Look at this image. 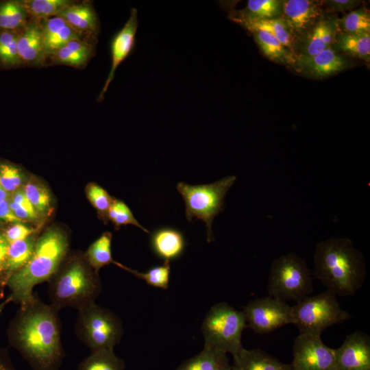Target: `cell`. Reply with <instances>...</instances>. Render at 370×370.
<instances>
[{
	"mask_svg": "<svg viewBox=\"0 0 370 370\" xmlns=\"http://www.w3.org/2000/svg\"><path fill=\"white\" fill-rule=\"evenodd\" d=\"M150 243L153 252L160 258L168 261L180 257L186 246L183 234L170 227L156 230L151 236Z\"/></svg>",
	"mask_w": 370,
	"mask_h": 370,
	"instance_id": "obj_19",
	"label": "cell"
},
{
	"mask_svg": "<svg viewBox=\"0 0 370 370\" xmlns=\"http://www.w3.org/2000/svg\"><path fill=\"white\" fill-rule=\"evenodd\" d=\"M29 18L23 0H0V29L19 31Z\"/></svg>",
	"mask_w": 370,
	"mask_h": 370,
	"instance_id": "obj_24",
	"label": "cell"
},
{
	"mask_svg": "<svg viewBox=\"0 0 370 370\" xmlns=\"http://www.w3.org/2000/svg\"><path fill=\"white\" fill-rule=\"evenodd\" d=\"M284 23L288 29L301 32L320 15L317 3L310 0H288L282 5Z\"/></svg>",
	"mask_w": 370,
	"mask_h": 370,
	"instance_id": "obj_18",
	"label": "cell"
},
{
	"mask_svg": "<svg viewBox=\"0 0 370 370\" xmlns=\"http://www.w3.org/2000/svg\"><path fill=\"white\" fill-rule=\"evenodd\" d=\"M76 1L72 0H23L30 18L42 21L57 14Z\"/></svg>",
	"mask_w": 370,
	"mask_h": 370,
	"instance_id": "obj_29",
	"label": "cell"
},
{
	"mask_svg": "<svg viewBox=\"0 0 370 370\" xmlns=\"http://www.w3.org/2000/svg\"><path fill=\"white\" fill-rule=\"evenodd\" d=\"M40 25L47 60L49 56L71 40L84 38L59 16L42 20Z\"/></svg>",
	"mask_w": 370,
	"mask_h": 370,
	"instance_id": "obj_17",
	"label": "cell"
},
{
	"mask_svg": "<svg viewBox=\"0 0 370 370\" xmlns=\"http://www.w3.org/2000/svg\"><path fill=\"white\" fill-rule=\"evenodd\" d=\"M17 49L23 66L40 68L47 66L40 21L29 18L19 31Z\"/></svg>",
	"mask_w": 370,
	"mask_h": 370,
	"instance_id": "obj_14",
	"label": "cell"
},
{
	"mask_svg": "<svg viewBox=\"0 0 370 370\" xmlns=\"http://www.w3.org/2000/svg\"><path fill=\"white\" fill-rule=\"evenodd\" d=\"M9 243L3 232H0V297L4 295V289L7 286L5 278V264L8 258Z\"/></svg>",
	"mask_w": 370,
	"mask_h": 370,
	"instance_id": "obj_42",
	"label": "cell"
},
{
	"mask_svg": "<svg viewBox=\"0 0 370 370\" xmlns=\"http://www.w3.org/2000/svg\"><path fill=\"white\" fill-rule=\"evenodd\" d=\"M37 238L34 235L28 238L10 243L5 264V278L10 277L23 267L34 255Z\"/></svg>",
	"mask_w": 370,
	"mask_h": 370,
	"instance_id": "obj_23",
	"label": "cell"
},
{
	"mask_svg": "<svg viewBox=\"0 0 370 370\" xmlns=\"http://www.w3.org/2000/svg\"><path fill=\"white\" fill-rule=\"evenodd\" d=\"M111 242L112 234L106 232L89 246L84 254L90 266L97 273L101 267L114 262L112 257Z\"/></svg>",
	"mask_w": 370,
	"mask_h": 370,
	"instance_id": "obj_27",
	"label": "cell"
},
{
	"mask_svg": "<svg viewBox=\"0 0 370 370\" xmlns=\"http://www.w3.org/2000/svg\"><path fill=\"white\" fill-rule=\"evenodd\" d=\"M86 195L91 204L103 215L107 214L114 199L97 184H89L86 187Z\"/></svg>",
	"mask_w": 370,
	"mask_h": 370,
	"instance_id": "obj_40",
	"label": "cell"
},
{
	"mask_svg": "<svg viewBox=\"0 0 370 370\" xmlns=\"http://www.w3.org/2000/svg\"><path fill=\"white\" fill-rule=\"evenodd\" d=\"M138 12L132 8L130 15L123 27L112 37L110 42L111 67L105 84L98 96L97 101H102L119 66L133 51L136 44L138 29Z\"/></svg>",
	"mask_w": 370,
	"mask_h": 370,
	"instance_id": "obj_12",
	"label": "cell"
},
{
	"mask_svg": "<svg viewBox=\"0 0 370 370\" xmlns=\"http://www.w3.org/2000/svg\"><path fill=\"white\" fill-rule=\"evenodd\" d=\"M10 194L8 193L1 186V184H0V202L5 200V199H7L10 197Z\"/></svg>",
	"mask_w": 370,
	"mask_h": 370,
	"instance_id": "obj_46",
	"label": "cell"
},
{
	"mask_svg": "<svg viewBox=\"0 0 370 370\" xmlns=\"http://www.w3.org/2000/svg\"><path fill=\"white\" fill-rule=\"evenodd\" d=\"M75 333L78 339L93 352L114 349L121 339L123 328L115 313L94 303L78 310Z\"/></svg>",
	"mask_w": 370,
	"mask_h": 370,
	"instance_id": "obj_8",
	"label": "cell"
},
{
	"mask_svg": "<svg viewBox=\"0 0 370 370\" xmlns=\"http://www.w3.org/2000/svg\"><path fill=\"white\" fill-rule=\"evenodd\" d=\"M8 303L5 301L3 303L0 304V312L2 310L3 308Z\"/></svg>",
	"mask_w": 370,
	"mask_h": 370,
	"instance_id": "obj_48",
	"label": "cell"
},
{
	"mask_svg": "<svg viewBox=\"0 0 370 370\" xmlns=\"http://www.w3.org/2000/svg\"><path fill=\"white\" fill-rule=\"evenodd\" d=\"M342 24L346 33L356 35L370 34V15L366 10L351 12L343 18Z\"/></svg>",
	"mask_w": 370,
	"mask_h": 370,
	"instance_id": "obj_35",
	"label": "cell"
},
{
	"mask_svg": "<svg viewBox=\"0 0 370 370\" xmlns=\"http://www.w3.org/2000/svg\"><path fill=\"white\" fill-rule=\"evenodd\" d=\"M328 3L332 8L341 12L350 10L357 5V1L353 0H332Z\"/></svg>",
	"mask_w": 370,
	"mask_h": 370,
	"instance_id": "obj_44",
	"label": "cell"
},
{
	"mask_svg": "<svg viewBox=\"0 0 370 370\" xmlns=\"http://www.w3.org/2000/svg\"><path fill=\"white\" fill-rule=\"evenodd\" d=\"M236 180L235 175H228L208 184L189 185L179 182L177 185L185 204L186 219L191 221L196 218L205 222L208 243L214 241L213 220L224 210V199Z\"/></svg>",
	"mask_w": 370,
	"mask_h": 370,
	"instance_id": "obj_7",
	"label": "cell"
},
{
	"mask_svg": "<svg viewBox=\"0 0 370 370\" xmlns=\"http://www.w3.org/2000/svg\"><path fill=\"white\" fill-rule=\"evenodd\" d=\"M108 217L118 228L123 225H133L146 233H149V230L144 227L134 217L129 207L122 201L114 199L108 212Z\"/></svg>",
	"mask_w": 370,
	"mask_h": 370,
	"instance_id": "obj_36",
	"label": "cell"
},
{
	"mask_svg": "<svg viewBox=\"0 0 370 370\" xmlns=\"http://www.w3.org/2000/svg\"><path fill=\"white\" fill-rule=\"evenodd\" d=\"M234 19L243 24L249 31H266L276 37L284 47H292V36L287 26L281 19H257L245 17L234 18Z\"/></svg>",
	"mask_w": 370,
	"mask_h": 370,
	"instance_id": "obj_25",
	"label": "cell"
},
{
	"mask_svg": "<svg viewBox=\"0 0 370 370\" xmlns=\"http://www.w3.org/2000/svg\"><path fill=\"white\" fill-rule=\"evenodd\" d=\"M10 205L14 215L22 221H34L39 217L27 198L23 188L11 194Z\"/></svg>",
	"mask_w": 370,
	"mask_h": 370,
	"instance_id": "obj_37",
	"label": "cell"
},
{
	"mask_svg": "<svg viewBox=\"0 0 370 370\" xmlns=\"http://www.w3.org/2000/svg\"><path fill=\"white\" fill-rule=\"evenodd\" d=\"M239 370H294L291 363L285 364L260 349H243L234 358Z\"/></svg>",
	"mask_w": 370,
	"mask_h": 370,
	"instance_id": "obj_21",
	"label": "cell"
},
{
	"mask_svg": "<svg viewBox=\"0 0 370 370\" xmlns=\"http://www.w3.org/2000/svg\"><path fill=\"white\" fill-rule=\"evenodd\" d=\"M56 16L64 19L82 37L97 39L100 24L92 1H76Z\"/></svg>",
	"mask_w": 370,
	"mask_h": 370,
	"instance_id": "obj_15",
	"label": "cell"
},
{
	"mask_svg": "<svg viewBox=\"0 0 370 370\" xmlns=\"http://www.w3.org/2000/svg\"><path fill=\"white\" fill-rule=\"evenodd\" d=\"M253 32L257 44L267 57L275 61L286 58L285 47L273 34L262 30Z\"/></svg>",
	"mask_w": 370,
	"mask_h": 370,
	"instance_id": "obj_34",
	"label": "cell"
},
{
	"mask_svg": "<svg viewBox=\"0 0 370 370\" xmlns=\"http://www.w3.org/2000/svg\"><path fill=\"white\" fill-rule=\"evenodd\" d=\"M69 247L68 236L62 229H47L37 238L30 260L8 279L10 294L5 301L22 305L32 299L34 287L49 280L68 254Z\"/></svg>",
	"mask_w": 370,
	"mask_h": 370,
	"instance_id": "obj_3",
	"label": "cell"
},
{
	"mask_svg": "<svg viewBox=\"0 0 370 370\" xmlns=\"http://www.w3.org/2000/svg\"><path fill=\"white\" fill-rule=\"evenodd\" d=\"M48 282L50 305L58 311L65 308L78 310L94 304L102 289L98 273L85 256L65 257Z\"/></svg>",
	"mask_w": 370,
	"mask_h": 370,
	"instance_id": "obj_4",
	"label": "cell"
},
{
	"mask_svg": "<svg viewBox=\"0 0 370 370\" xmlns=\"http://www.w3.org/2000/svg\"><path fill=\"white\" fill-rule=\"evenodd\" d=\"M227 370H239V369L236 367L235 365L230 366V367Z\"/></svg>",
	"mask_w": 370,
	"mask_h": 370,
	"instance_id": "obj_47",
	"label": "cell"
},
{
	"mask_svg": "<svg viewBox=\"0 0 370 370\" xmlns=\"http://www.w3.org/2000/svg\"><path fill=\"white\" fill-rule=\"evenodd\" d=\"M337 370H370V338L360 331L347 335L335 349Z\"/></svg>",
	"mask_w": 370,
	"mask_h": 370,
	"instance_id": "obj_13",
	"label": "cell"
},
{
	"mask_svg": "<svg viewBox=\"0 0 370 370\" xmlns=\"http://www.w3.org/2000/svg\"><path fill=\"white\" fill-rule=\"evenodd\" d=\"M247 327L243 311L226 302L218 303L211 307L201 325L204 345L230 353L234 358L243 349L242 332Z\"/></svg>",
	"mask_w": 370,
	"mask_h": 370,
	"instance_id": "obj_5",
	"label": "cell"
},
{
	"mask_svg": "<svg viewBox=\"0 0 370 370\" xmlns=\"http://www.w3.org/2000/svg\"><path fill=\"white\" fill-rule=\"evenodd\" d=\"M19 31L0 29V69L23 67L17 49Z\"/></svg>",
	"mask_w": 370,
	"mask_h": 370,
	"instance_id": "obj_28",
	"label": "cell"
},
{
	"mask_svg": "<svg viewBox=\"0 0 370 370\" xmlns=\"http://www.w3.org/2000/svg\"><path fill=\"white\" fill-rule=\"evenodd\" d=\"M113 264L144 280L148 285L162 289H166L169 287L171 273L170 261L164 260L163 264L152 267L147 272H139L116 261Z\"/></svg>",
	"mask_w": 370,
	"mask_h": 370,
	"instance_id": "obj_32",
	"label": "cell"
},
{
	"mask_svg": "<svg viewBox=\"0 0 370 370\" xmlns=\"http://www.w3.org/2000/svg\"><path fill=\"white\" fill-rule=\"evenodd\" d=\"M34 229L29 227L22 223L12 224L3 232L8 242L10 243L24 240L34 235Z\"/></svg>",
	"mask_w": 370,
	"mask_h": 370,
	"instance_id": "obj_41",
	"label": "cell"
},
{
	"mask_svg": "<svg viewBox=\"0 0 370 370\" xmlns=\"http://www.w3.org/2000/svg\"><path fill=\"white\" fill-rule=\"evenodd\" d=\"M230 366L226 353L204 345L199 354L184 361L177 370H227Z\"/></svg>",
	"mask_w": 370,
	"mask_h": 370,
	"instance_id": "obj_22",
	"label": "cell"
},
{
	"mask_svg": "<svg viewBox=\"0 0 370 370\" xmlns=\"http://www.w3.org/2000/svg\"><path fill=\"white\" fill-rule=\"evenodd\" d=\"M23 189L39 217L46 214L49 211L51 206L50 193L38 179H30Z\"/></svg>",
	"mask_w": 370,
	"mask_h": 370,
	"instance_id": "obj_31",
	"label": "cell"
},
{
	"mask_svg": "<svg viewBox=\"0 0 370 370\" xmlns=\"http://www.w3.org/2000/svg\"><path fill=\"white\" fill-rule=\"evenodd\" d=\"M0 221L13 224L23 222L13 213L10 205V197L0 202Z\"/></svg>",
	"mask_w": 370,
	"mask_h": 370,
	"instance_id": "obj_43",
	"label": "cell"
},
{
	"mask_svg": "<svg viewBox=\"0 0 370 370\" xmlns=\"http://www.w3.org/2000/svg\"><path fill=\"white\" fill-rule=\"evenodd\" d=\"M338 46L343 51L360 58L369 59L370 34L356 35L342 33L338 36Z\"/></svg>",
	"mask_w": 370,
	"mask_h": 370,
	"instance_id": "obj_33",
	"label": "cell"
},
{
	"mask_svg": "<svg viewBox=\"0 0 370 370\" xmlns=\"http://www.w3.org/2000/svg\"><path fill=\"white\" fill-rule=\"evenodd\" d=\"M7 337L33 370H60L65 354L58 311L36 295L20 305L8 325Z\"/></svg>",
	"mask_w": 370,
	"mask_h": 370,
	"instance_id": "obj_1",
	"label": "cell"
},
{
	"mask_svg": "<svg viewBox=\"0 0 370 370\" xmlns=\"http://www.w3.org/2000/svg\"><path fill=\"white\" fill-rule=\"evenodd\" d=\"M334 36L332 25L328 21H320L309 36L303 56H313L329 48L333 42Z\"/></svg>",
	"mask_w": 370,
	"mask_h": 370,
	"instance_id": "obj_30",
	"label": "cell"
},
{
	"mask_svg": "<svg viewBox=\"0 0 370 370\" xmlns=\"http://www.w3.org/2000/svg\"><path fill=\"white\" fill-rule=\"evenodd\" d=\"M76 370H125V365L114 349H99L91 352L80 362Z\"/></svg>",
	"mask_w": 370,
	"mask_h": 370,
	"instance_id": "obj_26",
	"label": "cell"
},
{
	"mask_svg": "<svg viewBox=\"0 0 370 370\" xmlns=\"http://www.w3.org/2000/svg\"><path fill=\"white\" fill-rule=\"evenodd\" d=\"M294 370H337L335 349L325 345L321 336L299 334L293 344Z\"/></svg>",
	"mask_w": 370,
	"mask_h": 370,
	"instance_id": "obj_11",
	"label": "cell"
},
{
	"mask_svg": "<svg viewBox=\"0 0 370 370\" xmlns=\"http://www.w3.org/2000/svg\"><path fill=\"white\" fill-rule=\"evenodd\" d=\"M247 9L249 14L241 17L257 19L271 18L280 12V2L275 0H249ZM238 18V17H235Z\"/></svg>",
	"mask_w": 370,
	"mask_h": 370,
	"instance_id": "obj_38",
	"label": "cell"
},
{
	"mask_svg": "<svg viewBox=\"0 0 370 370\" xmlns=\"http://www.w3.org/2000/svg\"><path fill=\"white\" fill-rule=\"evenodd\" d=\"M299 64L312 75L323 77L343 70L346 62L329 47L313 56L301 57Z\"/></svg>",
	"mask_w": 370,
	"mask_h": 370,
	"instance_id": "obj_20",
	"label": "cell"
},
{
	"mask_svg": "<svg viewBox=\"0 0 370 370\" xmlns=\"http://www.w3.org/2000/svg\"><path fill=\"white\" fill-rule=\"evenodd\" d=\"M312 291L311 271L302 258L288 253L272 262L267 284L269 296L297 303Z\"/></svg>",
	"mask_w": 370,
	"mask_h": 370,
	"instance_id": "obj_6",
	"label": "cell"
},
{
	"mask_svg": "<svg viewBox=\"0 0 370 370\" xmlns=\"http://www.w3.org/2000/svg\"><path fill=\"white\" fill-rule=\"evenodd\" d=\"M293 324L299 334L321 336L322 332L333 325L351 318L342 309L336 295L329 290L312 296H307L292 306Z\"/></svg>",
	"mask_w": 370,
	"mask_h": 370,
	"instance_id": "obj_9",
	"label": "cell"
},
{
	"mask_svg": "<svg viewBox=\"0 0 370 370\" xmlns=\"http://www.w3.org/2000/svg\"><path fill=\"white\" fill-rule=\"evenodd\" d=\"M314 263L315 278L336 295H354L366 277L362 254L347 238H331L318 243Z\"/></svg>",
	"mask_w": 370,
	"mask_h": 370,
	"instance_id": "obj_2",
	"label": "cell"
},
{
	"mask_svg": "<svg viewBox=\"0 0 370 370\" xmlns=\"http://www.w3.org/2000/svg\"><path fill=\"white\" fill-rule=\"evenodd\" d=\"M292 310L284 301L269 295L249 301L243 312L247 327L257 334H265L293 323Z\"/></svg>",
	"mask_w": 370,
	"mask_h": 370,
	"instance_id": "obj_10",
	"label": "cell"
},
{
	"mask_svg": "<svg viewBox=\"0 0 370 370\" xmlns=\"http://www.w3.org/2000/svg\"><path fill=\"white\" fill-rule=\"evenodd\" d=\"M97 39L82 38L67 42L48 56L47 65H65L82 69L95 54Z\"/></svg>",
	"mask_w": 370,
	"mask_h": 370,
	"instance_id": "obj_16",
	"label": "cell"
},
{
	"mask_svg": "<svg viewBox=\"0 0 370 370\" xmlns=\"http://www.w3.org/2000/svg\"><path fill=\"white\" fill-rule=\"evenodd\" d=\"M0 370H17L14 366L8 352L0 347Z\"/></svg>",
	"mask_w": 370,
	"mask_h": 370,
	"instance_id": "obj_45",
	"label": "cell"
},
{
	"mask_svg": "<svg viewBox=\"0 0 370 370\" xmlns=\"http://www.w3.org/2000/svg\"><path fill=\"white\" fill-rule=\"evenodd\" d=\"M24 175L15 165L9 162H0V184L10 195L21 188Z\"/></svg>",
	"mask_w": 370,
	"mask_h": 370,
	"instance_id": "obj_39",
	"label": "cell"
}]
</instances>
